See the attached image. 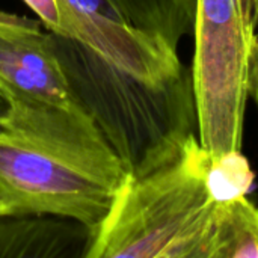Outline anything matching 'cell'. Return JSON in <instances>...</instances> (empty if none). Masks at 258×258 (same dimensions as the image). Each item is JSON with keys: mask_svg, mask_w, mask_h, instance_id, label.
Here are the masks:
<instances>
[{"mask_svg": "<svg viewBox=\"0 0 258 258\" xmlns=\"http://www.w3.org/2000/svg\"><path fill=\"white\" fill-rule=\"evenodd\" d=\"M210 163L194 133L166 159L128 171L85 257L209 258L218 206Z\"/></svg>", "mask_w": 258, "mask_h": 258, "instance_id": "cell-1", "label": "cell"}, {"mask_svg": "<svg viewBox=\"0 0 258 258\" xmlns=\"http://www.w3.org/2000/svg\"><path fill=\"white\" fill-rule=\"evenodd\" d=\"M0 91L9 113L0 127L36 139L104 174L128 166L71 88L51 32L0 11Z\"/></svg>", "mask_w": 258, "mask_h": 258, "instance_id": "cell-2", "label": "cell"}, {"mask_svg": "<svg viewBox=\"0 0 258 258\" xmlns=\"http://www.w3.org/2000/svg\"><path fill=\"white\" fill-rule=\"evenodd\" d=\"M255 0H197L190 70L198 139L213 159L242 151L257 42Z\"/></svg>", "mask_w": 258, "mask_h": 258, "instance_id": "cell-3", "label": "cell"}, {"mask_svg": "<svg viewBox=\"0 0 258 258\" xmlns=\"http://www.w3.org/2000/svg\"><path fill=\"white\" fill-rule=\"evenodd\" d=\"M122 183L36 139L0 127L3 215H57L80 221L92 231Z\"/></svg>", "mask_w": 258, "mask_h": 258, "instance_id": "cell-4", "label": "cell"}, {"mask_svg": "<svg viewBox=\"0 0 258 258\" xmlns=\"http://www.w3.org/2000/svg\"><path fill=\"white\" fill-rule=\"evenodd\" d=\"M60 38L77 42L110 67L150 85H165L184 74L177 48L127 23L110 0H60Z\"/></svg>", "mask_w": 258, "mask_h": 258, "instance_id": "cell-5", "label": "cell"}, {"mask_svg": "<svg viewBox=\"0 0 258 258\" xmlns=\"http://www.w3.org/2000/svg\"><path fill=\"white\" fill-rule=\"evenodd\" d=\"M91 228L47 213L0 215V258L85 257Z\"/></svg>", "mask_w": 258, "mask_h": 258, "instance_id": "cell-6", "label": "cell"}, {"mask_svg": "<svg viewBox=\"0 0 258 258\" xmlns=\"http://www.w3.org/2000/svg\"><path fill=\"white\" fill-rule=\"evenodd\" d=\"M209 258H258V207L246 195L218 203Z\"/></svg>", "mask_w": 258, "mask_h": 258, "instance_id": "cell-7", "label": "cell"}, {"mask_svg": "<svg viewBox=\"0 0 258 258\" xmlns=\"http://www.w3.org/2000/svg\"><path fill=\"white\" fill-rule=\"evenodd\" d=\"M132 26L165 38L175 48L194 32L197 0H110Z\"/></svg>", "mask_w": 258, "mask_h": 258, "instance_id": "cell-8", "label": "cell"}, {"mask_svg": "<svg viewBox=\"0 0 258 258\" xmlns=\"http://www.w3.org/2000/svg\"><path fill=\"white\" fill-rule=\"evenodd\" d=\"M254 181V172L242 151L222 154L212 163L207 172V184L216 203H225L245 197Z\"/></svg>", "mask_w": 258, "mask_h": 258, "instance_id": "cell-9", "label": "cell"}, {"mask_svg": "<svg viewBox=\"0 0 258 258\" xmlns=\"http://www.w3.org/2000/svg\"><path fill=\"white\" fill-rule=\"evenodd\" d=\"M41 20L42 26L53 35L63 33V14L60 0H23Z\"/></svg>", "mask_w": 258, "mask_h": 258, "instance_id": "cell-10", "label": "cell"}, {"mask_svg": "<svg viewBox=\"0 0 258 258\" xmlns=\"http://www.w3.org/2000/svg\"><path fill=\"white\" fill-rule=\"evenodd\" d=\"M251 97L254 98L258 106V33L255 48H254V57H252V68H251Z\"/></svg>", "mask_w": 258, "mask_h": 258, "instance_id": "cell-11", "label": "cell"}, {"mask_svg": "<svg viewBox=\"0 0 258 258\" xmlns=\"http://www.w3.org/2000/svg\"><path fill=\"white\" fill-rule=\"evenodd\" d=\"M8 113H9V101H8V98L5 97V94L0 91V125L5 122Z\"/></svg>", "mask_w": 258, "mask_h": 258, "instance_id": "cell-12", "label": "cell"}, {"mask_svg": "<svg viewBox=\"0 0 258 258\" xmlns=\"http://www.w3.org/2000/svg\"><path fill=\"white\" fill-rule=\"evenodd\" d=\"M0 215H3V207H2V204H0Z\"/></svg>", "mask_w": 258, "mask_h": 258, "instance_id": "cell-13", "label": "cell"}, {"mask_svg": "<svg viewBox=\"0 0 258 258\" xmlns=\"http://www.w3.org/2000/svg\"><path fill=\"white\" fill-rule=\"evenodd\" d=\"M255 8H257V15H258V0H255Z\"/></svg>", "mask_w": 258, "mask_h": 258, "instance_id": "cell-14", "label": "cell"}]
</instances>
